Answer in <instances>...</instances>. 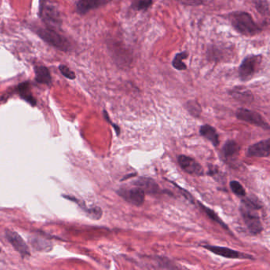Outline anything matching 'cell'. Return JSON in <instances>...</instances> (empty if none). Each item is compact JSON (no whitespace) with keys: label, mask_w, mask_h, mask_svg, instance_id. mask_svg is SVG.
<instances>
[{"label":"cell","mask_w":270,"mask_h":270,"mask_svg":"<svg viewBox=\"0 0 270 270\" xmlns=\"http://www.w3.org/2000/svg\"><path fill=\"white\" fill-rule=\"evenodd\" d=\"M261 207L262 206L259 204V202L253 200L251 198L245 199L242 202L241 212L249 231L253 235H258L263 231V225L261 223L260 218L259 214L257 213V211L260 209Z\"/></svg>","instance_id":"1"},{"label":"cell","mask_w":270,"mask_h":270,"mask_svg":"<svg viewBox=\"0 0 270 270\" xmlns=\"http://www.w3.org/2000/svg\"><path fill=\"white\" fill-rule=\"evenodd\" d=\"M234 29L245 36H255L260 34L262 29L247 12L237 11L228 16Z\"/></svg>","instance_id":"2"},{"label":"cell","mask_w":270,"mask_h":270,"mask_svg":"<svg viewBox=\"0 0 270 270\" xmlns=\"http://www.w3.org/2000/svg\"><path fill=\"white\" fill-rule=\"evenodd\" d=\"M37 35L46 43L49 44L53 47L60 49L61 51H69L70 49V44L65 37L57 33L56 30L50 28H38L36 30Z\"/></svg>","instance_id":"3"},{"label":"cell","mask_w":270,"mask_h":270,"mask_svg":"<svg viewBox=\"0 0 270 270\" xmlns=\"http://www.w3.org/2000/svg\"><path fill=\"white\" fill-rule=\"evenodd\" d=\"M40 17L47 25V27L53 30L61 28L62 25V20L60 15L59 10L46 0H41L40 4Z\"/></svg>","instance_id":"4"},{"label":"cell","mask_w":270,"mask_h":270,"mask_svg":"<svg viewBox=\"0 0 270 270\" xmlns=\"http://www.w3.org/2000/svg\"><path fill=\"white\" fill-rule=\"evenodd\" d=\"M263 57L260 55H251L246 57L241 64L239 69V77L243 81L249 80L259 70Z\"/></svg>","instance_id":"5"},{"label":"cell","mask_w":270,"mask_h":270,"mask_svg":"<svg viewBox=\"0 0 270 270\" xmlns=\"http://www.w3.org/2000/svg\"><path fill=\"white\" fill-rule=\"evenodd\" d=\"M237 118L243 122L252 124L255 126L263 128L264 130H270V125L265 121L264 118L257 112L247 110L244 108H240L236 112Z\"/></svg>","instance_id":"6"},{"label":"cell","mask_w":270,"mask_h":270,"mask_svg":"<svg viewBox=\"0 0 270 270\" xmlns=\"http://www.w3.org/2000/svg\"><path fill=\"white\" fill-rule=\"evenodd\" d=\"M118 194L126 202H130L134 205L140 206L144 202L145 192L138 186L129 190L122 189L118 191Z\"/></svg>","instance_id":"7"},{"label":"cell","mask_w":270,"mask_h":270,"mask_svg":"<svg viewBox=\"0 0 270 270\" xmlns=\"http://www.w3.org/2000/svg\"><path fill=\"white\" fill-rule=\"evenodd\" d=\"M203 248L207 249L208 251L213 253L215 255L224 257L227 259H252L250 255H245L243 253L238 252L235 250L227 248V247H215V246H202Z\"/></svg>","instance_id":"8"},{"label":"cell","mask_w":270,"mask_h":270,"mask_svg":"<svg viewBox=\"0 0 270 270\" xmlns=\"http://www.w3.org/2000/svg\"><path fill=\"white\" fill-rule=\"evenodd\" d=\"M178 163L186 172L192 175H203V169L195 159L186 155L178 157Z\"/></svg>","instance_id":"9"},{"label":"cell","mask_w":270,"mask_h":270,"mask_svg":"<svg viewBox=\"0 0 270 270\" xmlns=\"http://www.w3.org/2000/svg\"><path fill=\"white\" fill-rule=\"evenodd\" d=\"M6 236L8 241L11 243L12 246L14 247L16 251L20 253L21 255H23V256L30 255V251H29L27 245L25 243V241L22 239V237L20 236L17 232L13 231H7L6 232Z\"/></svg>","instance_id":"10"},{"label":"cell","mask_w":270,"mask_h":270,"mask_svg":"<svg viewBox=\"0 0 270 270\" xmlns=\"http://www.w3.org/2000/svg\"><path fill=\"white\" fill-rule=\"evenodd\" d=\"M112 0H78L76 4V11L79 14H85L90 10L105 6Z\"/></svg>","instance_id":"11"},{"label":"cell","mask_w":270,"mask_h":270,"mask_svg":"<svg viewBox=\"0 0 270 270\" xmlns=\"http://www.w3.org/2000/svg\"><path fill=\"white\" fill-rule=\"evenodd\" d=\"M270 153V142L268 138L250 146L247 155L250 157H269Z\"/></svg>","instance_id":"12"},{"label":"cell","mask_w":270,"mask_h":270,"mask_svg":"<svg viewBox=\"0 0 270 270\" xmlns=\"http://www.w3.org/2000/svg\"><path fill=\"white\" fill-rule=\"evenodd\" d=\"M134 184L149 194H156L159 190V186L151 178H140L139 180L135 181Z\"/></svg>","instance_id":"13"},{"label":"cell","mask_w":270,"mask_h":270,"mask_svg":"<svg viewBox=\"0 0 270 270\" xmlns=\"http://www.w3.org/2000/svg\"><path fill=\"white\" fill-rule=\"evenodd\" d=\"M35 79L37 82L41 84L50 85L52 82V77L49 69L45 66H36Z\"/></svg>","instance_id":"14"},{"label":"cell","mask_w":270,"mask_h":270,"mask_svg":"<svg viewBox=\"0 0 270 270\" xmlns=\"http://www.w3.org/2000/svg\"><path fill=\"white\" fill-rule=\"evenodd\" d=\"M200 134L204 138L208 139L214 146H217L219 144V135L217 132L209 125L202 126L200 129Z\"/></svg>","instance_id":"15"},{"label":"cell","mask_w":270,"mask_h":270,"mask_svg":"<svg viewBox=\"0 0 270 270\" xmlns=\"http://www.w3.org/2000/svg\"><path fill=\"white\" fill-rule=\"evenodd\" d=\"M18 91L19 93L20 96L23 99L26 101L28 103H30L31 106H36L37 101L34 96L32 95L30 90V83L28 82H22L18 86Z\"/></svg>","instance_id":"16"},{"label":"cell","mask_w":270,"mask_h":270,"mask_svg":"<svg viewBox=\"0 0 270 270\" xmlns=\"http://www.w3.org/2000/svg\"><path fill=\"white\" fill-rule=\"evenodd\" d=\"M231 95L235 98L236 100L242 102H251L254 100V96L251 94V91H249L247 89L244 88H235L231 90Z\"/></svg>","instance_id":"17"},{"label":"cell","mask_w":270,"mask_h":270,"mask_svg":"<svg viewBox=\"0 0 270 270\" xmlns=\"http://www.w3.org/2000/svg\"><path fill=\"white\" fill-rule=\"evenodd\" d=\"M239 144L234 140H228L226 142L225 144L223 147V153L224 156L229 158V157L234 156L236 155L237 153L239 152Z\"/></svg>","instance_id":"18"},{"label":"cell","mask_w":270,"mask_h":270,"mask_svg":"<svg viewBox=\"0 0 270 270\" xmlns=\"http://www.w3.org/2000/svg\"><path fill=\"white\" fill-rule=\"evenodd\" d=\"M188 57V53L186 52H183V53H178L174 57V60H173L172 65L173 67L177 70H186L187 68L186 65H185L183 61L186 60Z\"/></svg>","instance_id":"19"},{"label":"cell","mask_w":270,"mask_h":270,"mask_svg":"<svg viewBox=\"0 0 270 270\" xmlns=\"http://www.w3.org/2000/svg\"><path fill=\"white\" fill-rule=\"evenodd\" d=\"M255 6L258 11L263 15H268L270 13V5L267 0H257Z\"/></svg>","instance_id":"20"},{"label":"cell","mask_w":270,"mask_h":270,"mask_svg":"<svg viewBox=\"0 0 270 270\" xmlns=\"http://www.w3.org/2000/svg\"><path fill=\"white\" fill-rule=\"evenodd\" d=\"M230 187L234 194H236L238 196L245 197L246 196V190L243 188V186L237 181H231L230 182Z\"/></svg>","instance_id":"21"},{"label":"cell","mask_w":270,"mask_h":270,"mask_svg":"<svg viewBox=\"0 0 270 270\" xmlns=\"http://www.w3.org/2000/svg\"><path fill=\"white\" fill-rule=\"evenodd\" d=\"M199 204H200V206H202V208L204 210L206 214H207V215H208V216H209V217L211 218L212 220H214V221L216 222V223H219V224H220L222 227H224V228H226V229H227V227L225 223L222 221L220 218H219V216H218V215H216V214H215L213 211H212V210L210 209V208H208V207H205V206H203L202 203H199Z\"/></svg>","instance_id":"22"},{"label":"cell","mask_w":270,"mask_h":270,"mask_svg":"<svg viewBox=\"0 0 270 270\" xmlns=\"http://www.w3.org/2000/svg\"><path fill=\"white\" fill-rule=\"evenodd\" d=\"M152 5V0H137L133 7L137 10H146Z\"/></svg>","instance_id":"23"},{"label":"cell","mask_w":270,"mask_h":270,"mask_svg":"<svg viewBox=\"0 0 270 270\" xmlns=\"http://www.w3.org/2000/svg\"><path fill=\"white\" fill-rule=\"evenodd\" d=\"M187 109H188L190 114H192L193 115L196 116V117H198L199 114H201V112H202L200 105L198 102H194V101H191V102H189L187 103Z\"/></svg>","instance_id":"24"},{"label":"cell","mask_w":270,"mask_h":270,"mask_svg":"<svg viewBox=\"0 0 270 270\" xmlns=\"http://www.w3.org/2000/svg\"><path fill=\"white\" fill-rule=\"evenodd\" d=\"M59 69L61 74H63L64 76L66 77V78H69V79H74L76 77L74 71H72L65 65H60Z\"/></svg>","instance_id":"25"},{"label":"cell","mask_w":270,"mask_h":270,"mask_svg":"<svg viewBox=\"0 0 270 270\" xmlns=\"http://www.w3.org/2000/svg\"><path fill=\"white\" fill-rule=\"evenodd\" d=\"M85 211L89 214V216L94 219H99L102 217V211L100 207H94L90 209H86Z\"/></svg>","instance_id":"26"},{"label":"cell","mask_w":270,"mask_h":270,"mask_svg":"<svg viewBox=\"0 0 270 270\" xmlns=\"http://www.w3.org/2000/svg\"><path fill=\"white\" fill-rule=\"evenodd\" d=\"M178 1L186 6H199L203 3V0H178Z\"/></svg>","instance_id":"27"},{"label":"cell","mask_w":270,"mask_h":270,"mask_svg":"<svg viewBox=\"0 0 270 270\" xmlns=\"http://www.w3.org/2000/svg\"><path fill=\"white\" fill-rule=\"evenodd\" d=\"M104 116H105V118H106V119L107 120L108 122H110V123L111 124V126H114V129H115L116 132H117V135H120L119 127H118V126H115L114 123H112V122H110V118H109V116H108L106 111H104Z\"/></svg>","instance_id":"28"},{"label":"cell","mask_w":270,"mask_h":270,"mask_svg":"<svg viewBox=\"0 0 270 270\" xmlns=\"http://www.w3.org/2000/svg\"><path fill=\"white\" fill-rule=\"evenodd\" d=\"M0 252H1V248H0Z\"/></svg>","instance_id":"29"}]
</instances>
